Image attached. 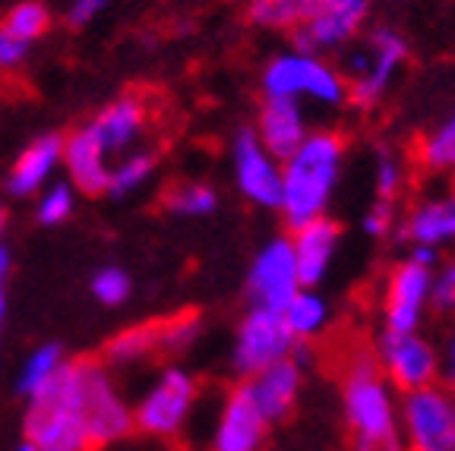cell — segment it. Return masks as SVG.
Listing matches in <instances>:
<instances>
[{"label": "cell", "instance_id": "obj_1", "mask_svg": "<svg viewBox=\"0 0 455 451\" xmlns=\"http://www.w3.org/2000/svg\"><path fill=\"white\" fill-rule=\"evenodd\" d=\"M398 392L379 369L373 351H351L341 373V414L355 451H405L398 430Z\"/></svg>", "mask_w": 455, "mask_h": 451}, {"label": "cell", "instance_id": "obj_2", "mask_svg": "<svg viewBox=\"0 0 455 451\" xmlns=\"http://www.w3.org/2000/svg\"><path fill=\"white\" fill-rule=\"evenodd\" d=\"M348 142L335 130H310L304 146L282 162V205L278 215L288 227H300L329 215L345 170Z\"/></svg>", "mask_w": 455, "mask_h": 451}, {"label": "cell", "instance_id": "obj_3", "mask_svg": "<svg viewBox=\"0 0 455 451\" xmlns=\"http://www.w3.org/2000/svg\"><path fill=\"white\" fill-rule=\"evenodd\" d=\"M67 376H70L73 401H76L92 448L121 442L136 430L133 404H127L124 392L114 382V373L99 357L67 360Z\"/></svg>", "mask_w": 455, "mask_h": 451}, {"label": "cell", "instance_id": "obj_4", "mask_svg": "<svg viewBox=\"0 0 455 451\" xmlns=\"http://www.w3.org/2000/svg\"><path fill=\"white\" fill-rule=\"evenodd\" d=\"M408 38L392 26L370 28V36L345 54L341 73L348 79V101L363 111H373L392 92L395 79L408 67Z\"/></svg>", "mask_w": 455, "mask_h": 451}, {"label": "cell", "instance_id": "obj_5", "mask_svg": "<svg viewBox=\"0 0 455 451\" xmlns=\"http://www.w3.org/2000/svg\"><path fill=\"white\" fill-rule=\"evenodd\" d=\"M259 89L263 99H291L310 101L320 107H341L348 105V79L326 60L323 54H307V51H282L263 67L259 73Z\"/></svg>", "mask_w": 455, "mask_h": 451}, {"label": "cell", "instance_id": "obj_6", "mask_svg": "<svg viewBox=\"0 0 455 451\" xmlns=\"http://www.w3.org/2000/svg\"><path fill=\"white\" fill-rule=\"evenodd\" d=\"M199 401V382L190 369L171 363L156 373L133 404V423L152 439H178Z\"/></svg>", "mask_w": 455, "mask_h": 451}, {"label": "cell", "instance_id": "obj_7", "mask_svg": "<svg viewBox=\"0 0 455 451\" xmlns=\"http://www.w3.org/2000/svg\"><path fill=\"white\" fill-rule=\"evenodd\" d=\"M26 404L28 407H26V416H22L26 442L38 445L42 451H89L92 448L83 416H79V410H76V401H73L67 363L42 395Z\"/></svg>", "mask_w": 455, "mask_h": 451}, {"label": "cell", "instance_id": "obj_8", "mask_svg": "<svg viewBox=\"0 0 455 451\" xmlns=\"http://www.w3.org/2000/svg\"><path fill=\"white\" fill-rule=\"evenodd\" d=\"M398 430L405 451H455V401L449 385L436 382L398 398Z\"/></svg>", "mask_w": 455, "mask_h": 451}, {"label": "cell", "instance_id": "obj_9", "mask_svg": "<svg viewBox=\"0 0 455 451\" xmlns=\"http://www.w3.org/2000/svg\"><path fill=\"white\" fill-rule=\"evenodd\" d=\"M199 332H203V325L196 316L133 325L108 341L101 351V363L114 373V369H133L140 363H149L152 357H162V353H184L196 344Z\"/></svg>", "mask_w": 455, "mask_h": 451}, {"label": "cell", "instance_id": "obj_10", "mask_svg": "<svg viewBox=\"0 0 455 451\" xmlns=\"http://www.w3.org/2000/svg\"><path fill=\"white\" fill-rule=\"evenodd\" d=\"M373 357L398 395L436 385L443 379L440 347L420 332H379Z\"/></svg>", "mask_w": 455, "mask_h": 451}, {"label": "cell", "instance_id": "obj_11", "mask_svg": "<svg viewBox=\"0 0 455 451\" xmlns=\"http://www.w3.org/2000/svg\"><path fill=\"white\" fill-rule=\"evenodd\" d=\"M294 347H298V341L288 332L282 313L250 306L235 332L231 369H235V376L247 379V376L259 373V369L272 367V363L288 360L294 353Z\"/></svg>", "mask_w": 455, "mask_h": 451}, {"label": "cell", "instance_id": "obj_12", "mask_svg": "<svg viewBox=\"0 0 455 451\" xmlns=\"http://www.w3.org/2000/svg\"><path fill=\"white\" fill-rule=\"evenodd\" d=\"M434 272L411 256L398 259L386 275L383 288V332H420L430 300H434Z\"/></svg>", "mask_w": 455, "mask_h": 451}, {"label": "cell", "instance_id": "obj_13", "mask_svg": "<svg viewBox=\"0 0 455 451\" xmlns=\"http://www.w3.org/2000/svg\"><path fill=\"white\" fill-rule=\"evenodd\" d=\"M231 174L235 186L250 205L278 212L282 205V162L259 142L253 127H243L231 139Z\"/></svg>", "mask_w": 455, "mask_h": 451}, {"label": "cell", "instance_id": "obj_14", "mask_svg": "<svg viewBox=\"0 0 455 451\" xmlns=\"http://www.w3.org/2000/svg\"><path fill=\"white\" fill-rule=\"evenodd\" d=\"M300 284L298 259H294L291 237H272L247 268V300L256 310L282 313L291 304Z\"/></svg>", "mask_w": 455, "mask_h": 451}, {"label": "cell", "instance_id": "obj_15", "mask_svg": "<svg viewBox=\"0 0 455 451\" xmlns=\"http://www.w3.org/2000/svg\"><path fill=\"white\" fill-rule=\"evenodd\" d=\"M370 16V0H320L310 20L291 32L294 48L307 54H339L361 38Z\"/></svg>", "mask_w": 455, "mask_h": 451}, {"label": "cell", "instance_id": "obj_16", "mask_svg": "<svg viewBox=\"0 0 455 451\" xmlns=\"http://www.w3.org/2000/svg\"><path fill=\"white\" fill-rule=\"evenodd\" d=\"M237 392L266 416V423L278 426L298 407L300 392H304V367L294 357H288L282 363H272V367L241 379Z\"/></svg>", "mask_w": 455, "mask_h": 451}, {"label": "cell", "instance_id": "obj_17", "mask_svg": "<svg viewBox=\"0 0 455 451\" xmlns=\"http://www.w3.org/2000/svg\"><path fill=\"white\" fill-rule=\"evenodd\" d=\"M89 130L95 133V139L101 142L108 155L121 158L140 148L142 136L149 130V105L142 95H117L89 120Z\"/></svg>", "mask_w": 455, "mask_h": 451}, {"label": "cell", "instance_id": "obj_18", "mask_svg": "<svg viewBox=\"0 0 455 451\" xmlns=\"http://www.w3.org/2000/svg\"><path fill=\"white\" fill-rule=\"evenodd\" d=\"M398 237L408 247H430L436 253L455 247V186L414 202L398 221Z\"/></svg>", "mask_w": 455, "mask_h": 451}, {"label": "cell", "instance_id": "obj_19", "mask_svg": "<svg viewBox=\"0 0 455 451\" xmlns=\"http://www.w3.org/2000/svg\"><path fill=\"white\" fill-rule=\"evenodd\" d=\"M57 170H64V136L44 133L22 148L4 186L13 199H36L44 186L54 184Z\"/></svg>", "mask_w": 455, "mask_h": 451}, {"label": "cell", "instance_id": "obj_20", "mask_svg": "<svg viewBox=\"0 0 455 451\" xmlns=\"http://www.w3.org/2000/svg\"><path fill=\"white\" fill-rule=\"evenodd\" d=\"M269 430L266 416L235 388L221 401L219 420L212 426V451H263Z\"/></svg>", "mask_w": 455, "mask_h": 451}, {"label": "cell", "instance_id": "obj_21", "mask_svg": "<svg viewBox=\"0 0 455 451\" xmlns=\"http://www.w3.org/2000/svg\"><path fill=\"white\" fill-rule=\"evenodd\" d=\"M339 243H341V227L329 215L294 227L291 247L304 288H320L326 281L329 272H332L335 253H339Z\"/></svg>", "mask_w": 455, "mask_h": 451}, {"label": "cell", "instance_id": "obj_22", "mask_svg": "<svg viewBox=\"0 0 455 451\" xmlns=\"http://www.w3.org/2000/svg\"><path fill=\"white\" fill-rule=\"evenodd\" d=\"M256 136L269 148L278 162L291 158L304 139L310 136V117H307L304 105L291 99H263L259 111H256Z\"/></svg>", "mask_w": 455, "mask_h": 451}, {"label": "cell", "instance_id": "obj_23", "mask_svg": "<svg viewBox=\"0 0 455 451\" xmlns=\"http://www.w3.org/2000/svg\"><path fill=\"white\" fill-rule=\"evenodd\" d=\"M114 158L108 155L89 123L64 136V174L83 196H105Z\"/></svg>", "mask_w": 455, "mask_h": 451}, {"label": "cell", "instance_id": "obj_24", "mask_svg": "<svg viewBox=\"0 0 455 451\" xmlns=\"http://www.w3.org/2000/svg\"><path fill=\"white\" fill-rule=\"evenodd\" d=\"M282 319L298 344H310L320 335H326L329 322H332V306L316 288H300L291 304L282 310Z\"/></svg>", "mask_w": 455, "mask_h": 451}, {"label": "cell", "instance_id": "obj_25", "mask_svg": "<svg viewBox=\"0 0 455 451\" xmlns=\"http://www.w3.org/2000/svg\"><path fill=\"white\" fill-rule=\"evenodd\" d=\"M414 155L427 174L455 177V107L420 136Z\"/></svg>", "mask_w": 455, "mask_h": 451}, {"label": "cell", "instance_id": "obj_26", "mask_svg": "<svg viewBox=\"0 0 455 451\" xmlns=\"http://www.w3.org/2000/svg\"><path fill=\"white\" fill-rule=\"evenodd\" d=\"M64 363H67V353L60 344H54V341L38 344L36 351L22 360L20 373H16V395L26 398V401L38 398L54 382V376L64 369Z\"/></svg>", "mask_w": 455, "mask_h": 451}, {"label": "cell", "instance_id": "obj_27", "mask_svg": "<svg viewBox=\"0 0 455 451\" xmlns=\"http://www.w3.org/2000/svg\"><path fill=\"white\" fill-rule=\"evenodd\" d=\"M158 170V155L152 148H133L127 155L114 158L111 164V177H108V193L111 199H127L133 193H140L142 186L149 184Z\"/></svg>", "mask_w": 455, "mask_h": 451}, {"label": "cell", "instance_id": "obj_28", "mask_svg": "<svg viewBox=\"0 0 455 451\" xmlns=\"http://www.w3.org/2000/svg\"><path fill=\"white\" fill-rule=\"evenodd\" d=\"M320 0H250L247 16L253 26L272 28V32H294L310 20Z\"/></svg>", "mask_w": 455, "mask_h": 451}, {"label": "cell", "instance_id": "obj_29", "mask_svg": "<svg viewBox=\"0 0 455 451\" xmlns=\"http://www.w3.org/2000/svg\"><path fill=\"white\" fill-rule=\"evenodd\" d=\"M164 209L178 218H209L219 209V190L203 180H184L164 193Z\"/></svg>", "mask_w": 455, "mask_h": 451}, {"label": "cell", "instance_id": "obj_30", "mask_svg": "<svg viewBox=\"0 0 455 451\" xmlns=\"http://www.w3.org/2000/svg\"><path fill=\"white\" fill-rule=\"evenodd\" d=\"M76 186L70 180H54L36 196V221L42 227H60L76 212Z\"/></svg>", "mask_w": 455, "mask_h": 451}, {"label": "cell", "instance_id": "obj_31", "mask_svg": "<svg viewBox=\"0 0 455 451\" xmlns=\"http://www.w3.org/2000/svg\"><path fill=\"white\" fill-rule=\"evenodd\" d=\"M4 32L22 38V42L36 44L38 38H44V32L51 28V10L42 0H20L16 7H10V13L0 22Z\"/></svg>", "mask_w": 455, "mask_h": 451}, {"label": "cell", "instance_id": "obj_32", "mask_svg": "<svg viewBox=\"0 0 455 451\" xmlns=\"http://www.w3.org/2000/svg\"><path fill=\"white\" fill-rule=\"evenodd\" d=\"M408 184V168L398 152L392 148H379L377 162H373V193L379 202H398V196L405 193Z\"/></svg>", "mask_w": 455, "mask_h": 451}, {"label": "cell", "instance_id": "obj_33", "mask_svg": "<svg viewBox=\"0 0 455 451\" xmlns=\"http://www.w3.org/2000/svg\"><path fill=\"white\" fill-rule=\"evenodd\" d=\"M89 290H92L95 304L114 310V306H124L133 297V278L121 265H101L89 281Z\"/></svg>", "mask_w": 455, "mask_h": 451}, {"label": "cell", "instance_id": "obj_34", "mask_svg": "<svg viewBox=\"0 0 455 451\" xmlns=\"http://www.w3.org/2000/svg\"><path fill=\"white\" fill-rule=\"evenodd\" d=\"M430 310L440 316H455V256L443 259L434 272V300Z\"/></svg>", "mask_w": 455, "mask_h": 451}, {"label": "cell", "instance_id": "obj_35", "mask_svg": "<svg viewBox=\"0 0 455 451\" xmlns=\"http://www.w3.org/2000/svg\"><path fill=\"white\" fill-rule=\"evenodd\" d=\"M398 212H395V202H373L363 212V218H361V227H363V233L367 237H373V240H386V237H392V233L398 231Z\"/></svg>", "mask_w": 455, "mask_h": 451}, {"label": "cell", "instance_id": "obj_36", "mask_svg": "<svg viewBox=\"0 0 455 451\" xmlns=\"http://www.w3.org/2000/svg\"><path fill=\"white\" fill-rule=\"evenodd\" d=\"M28 54H32V44L0 28V73H20Z\"/></svg>", "mask_w": 455, "mask_h": 451}, {"label": "cell", "instance_id": "obj_37", "mask_svg": "<svg viewBox=\"0 0 455 451\" xmlns=\"http://www.w3.org/2000/svg\"><path fill=\"white\" fill-rule=\"evenodd\" d=\"M105 7H108V0H70V4H67L64 20L70 28H85L99 20Z\"/></svg>", "mask_w": 455, "mask_h": 451}, {"label": "cell", "instance_id": "obj_38", "mask_svg": "<svg viewBox=\"0 0 455 451\" xmlns=\"http://www.w3.org/2000/svg\"><path fill=\"white\" fill-rule=\"evenodd\" d=\"M440 363H443V379L452 382L455 379V319H452V325H449L446 338H443Z\"/></svg>", "mask_w": 455, "mask_h": 451}, {"label": "cell", "instance_id": "obj_39", "mask_svg": "<svg viewBox=\"0 0 455 451\" xmlns=\"http://www.w3.org/2000/svg\"><path fill=\"white\" fill-rule=\"evenodd\" d=\"M10 268H13L10 249L0 247V325H4V316H7V278H10Z\"/></svg>", "mask_w": 455, "mask_h": 451}, {"label": "cell", "instance_id": "obj_40", "mask_svg": "<svg viewBox=\"0 0 455 451\" xmlns=\"http://www.w3.org/2000/svg\"><path fill=\"white\" fill-rule=\"evenodd\" d=\"M408 256H411L414 262H420V265H430V268H436L443 262L440 253H436V249H430V247H411V253H408Z\"/></svg>", "mask_w": 455, "mask_h": 451}, {"label": "cell", "instance_id": "obj_41", "mask_svg": "<svg viewBox=\"0 0 455 451\" xmlns=\"http://www.w3.org/2000/svg\"><path fill=\"white\" fill-rule=\"evenodd\" d=\"M4 231H7V205L0 202V247H4Z\"/></svg>", "mask_w": 455, "mask_h": 451}, {"label": "cell", "instance_id": "obj_42", "mask_svg": "<svg viewBox=\"0 0 455 451\" xmlns=\"http://www.w3.org/2000/svg\"><path fill=\"white\" fill-rule=\"evenodd\" d=\"M16 451H42V448H38V445H32V442H22Z\"/></svg>", "mask_w": 455, "mask_h": 451}, {"label": "cell", "instance_id": "obj_43", "mask_svg": "<svg viewBox=\"0 0 455 451\" xmlns=\"http://www.w3.org/2000/svg\"><path fill=\"white\" fill-rule=\"evenodd\" d=\"M449 392H452V401H455V379L449 382Z\"/></svg>", "mask_w": 455, "mask_h": 451}]
</instances>
